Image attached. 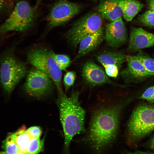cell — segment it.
Segmentation results:
<instances>
[{"label": "cell", "mask_w": 154, "mask_h": 154, "mask_svg": "<svg viewBox=\"0 0 154 154\" xmlns=\"http://www.w3.org/2000/svg\"><path fill=\"white\" fill-rule=\"evenodd\" d=\"M124 104L119 102L103 106L93 113L85 140L96 150H101L115 139Z\"/></svg>", "instance_id": "cell-1"}, {"label": "cell", "mask_w": 154, "mask_h": 154, "mask_svg": "<svg viewBox=\"0 0 154 154\" xmlns=\"http://www.w3.org/2000/svg\"><path fill=\"white\" fill-rule=\"evenodd\" d=\"M58 92L56 102L64 133L65 148L68 151L73 137L85 131L86 112L79 101V92H73L70 97L63 91Z\"/></svg>", "instance_id": "cell-2"}, {"label": "cell", "mask_w": 154, "mask_h": 154, "mask_svg": "<svg viewBox=\"0 0 154 154\" xmlns=\"http://www.w3.org/2000/svg\"><path fill=\"white\" fill-rule=\"evenodd\" d=\"M154 130V104L141 103L132 112L127 121L126 132L127 144L136 146Z\"/></svg>", "instance_id": "cell-3"}, {"label": "cell", "mask_w": 154, "mask_h": 154, "mask_svg": "<svg viewBox=\"0 0 154 154\" xmlns=\"http://www.w3.org/2000/svg\"><path fill=\"white\" fill-rule=\"evenodd\" d=\"M25 64L16 56L14 48H7L0 55V82L4 91L10 94L26 75Z\"/></svg>", "instance_id": "cell-4"}, {"label": "cell", "mask_w": 154, "mask_h": 154, "mask_svg": "<svg viewBox=\"0 0 154 154\" xmlns=\"http://www.w3.org/2000/svg\"><path fill=\"white\" fill-rule=\"evenodd\" d=\"M38 8L26 1H18L8 18L0 25V36L9 32H22L29 29L38 18Z\"/></svg>", "instance_id": "cell-5"}, {"label": "cell", "mask_w": 154, "mask_h": 154, "mask_svg": "<svg viewBox=\"0 0 154 154\" xmlns=\"http://www.w3.org/2000/svg\"><path fill=\"white\" fill-rule=\"evenodd\" d=\"M53 51L44 48H36L30 50L27 56L29 64L46 74L52 80L58 92L63 91L61 70L56 64Z\"/></svg>", "instance_id": "cell-6"}, {"label": "cell", "mask_w": 154, "mask_h": 154, "mask_svg": "<svg viewBox=\"0 0 154 154\" xmlns=\"http://www.w3.org/2000/svg\"><path fill=\"white\" fill-rule=\"evenodd\" d=\"M102 17L100 14L93 12L74 22L65 33L67 41L72 46H77L82 39L103 27Z\"/></svg>", "instance_id": "cell-7"}, {"label": "cell", "mask_w": 154, "mask_h": 154, "mask_svg": "<svg viewBox=\"0 0 154 154\" xmlns=\"http://www.w3.org/2000/svg\"><path fill=\"white\" fill-rule=\"evenodd\" d=\"M78 4L67 0H56L50 9L45 19L48 27L52 29L69 21L80 11Z\"/></svg>", "instance_id": "cell-8"}, {"label": "cell", "mask_w": 154, "mask_h": 154, "mask_svg": "<svg viewBox=\"0 0 154 154\" xmlns=\"http://www.w3.org/2000/svg\"><path fill=\"white\" fill-rule=\"evenodd\" d=\"M27 73L23 88L29 95L40 98L51 91L53 81L46 74L34 67Z\"/></svg>", "instance_id": "cell-9"}, {"label": "cell", "mask_w": 154, "mask_h": 154, "mask_svg": "<svg viewBox=\"0 0 154 154\" xmlns=\"http://www.w3.org/2000/svg\"><path fill=\"white\" fill-rule=\"evenodd\" d=\"M126 62L127 66L121 71L120 75L127 82H139L153 76L145 70L136 56L127 55Z\"/></svg>", "instance_id": "cell-10"}, {"label": "cell", "mask_w": 154, "mask_h": 154, "mask_svg": "<svg viewBox=\"0 0 154 154\" xmlns=\"http://www.w3.org/2000/svg\"><path fill=\"white\" fill-rule=\"evenodd\" d=\"M82 74L84 82L89 86H95L105 84L119 86L110 79L101 67L92 61L87 62L84 64Z\"/></svg>", "instance_id": "cell-11"}, {"label": "cell", "mask_w": 154, "mask_h": 154, "mask_svg": "<svg viewBox=\"0 0 154 154\" xmlns=\"http://www.w3.org/2000/svg\"><path fill=\"white\" fill-rule=\"evenodd\" d=\"M105 32L104 39L111 47L118 48L127 41V32L122 17L108 23Z\"/></svg>", "instance_id": "cell-12"}, {"label": "cell", "mask_w": 154, "mask_h": 154, "mask_svg": "<svg viewBox=\"0 0 154 154\" xmlns=\"http://www.w3.org/2000/svg\"><path fill=\"white\" fill-rule=\"evenodd\" d=\"M154 46V34L141 28H133L130 31L128 50L135 52Z\"/></svg>", "instance_id": "cell-13"}, {"label": "cell", "mask_w": 154, "mask_h": 154, "mask_svg": "<svg viewBox=\"0 0 154 154\" xmlns=\"http://www.w3.org/2000/svg\"><path fill=\"white\" fill-rule=\"evenodd\" d=\"M125 0H102L98 9L102 17L111 22L123 16L122 5Z\"/></svg>", "instance_id": "cell-14"}, {"label": "cell", "mask_w": 154, "mask_h": 154, "mask_svg": "<svg viewBox=\"0 0 154 154\" xmlns=\"http://www.w3.org/2000/svg\"><path fill=\"white\" fill-rule=\"evenodd\" d=\"M104 28L82 39L79 43V49L74 60H76L93 51L102 42L104 38Z\"/></svg>", "instance_id": "cell-15"}, {"label": "cell", "mask_w": 154, "mask_h": 154, "mask_svg": "<svg viewBox=\"0 0 154 154\" xmlns=\"http://www.w3.org/2000/svg\"><path fill=\"white\" fill-rule=\"evenodd\" d=\"M126 56L119 51H109L100 53L97 59L104 67L108 65H115L120 69L122 64L126 62Z\"/></svg>", "instance_id": "cell-16"}, {"label": "cell", "mask_w": 154, "mask_h": 154, "mask_svg": "<svg viewBox=\"0 0 154 154\" xmlns=\"http://www.w3.org/2000/svg\"><path fill=\"white\" fill-rule=\"evenodd\" d=\"M144 7L138 0H125L122 5L123 17L129 21L135 17Z\"/></svg>", "instance_id": "cell-17"}, {"label": "cell", "mask_w": 154, "mask_h": 154, "mask_svg": "<svg viewBox=\"0 0 154 154\" xmlns=\"http://www.w3.org/2000/svg\"><path fill=\"white\" fill-rule=\"evenodd\" d=\"M17 144L19 152L26 153L28 143L31 137L23 126L16 132L11 134Z\"/></svg>", "instance_id": "cell-18"}, {"label": "cell", "mask_w": 154, "mask_h": 154, "mask_svg": "<svg viewBox=\"0 0 154 154\" xmlns=\"http://www.w3.org/2000/svg\"><path fill=\"white\" fill-rule=\"evenodd\" d=\"M44 141L39 138H31L27 145L26 153L38 154L42 150Z\"/></svg>", "instance_id": "cell-19"}, {"label": "cell", "mask_w": 154, "mask_h": 154, "mask_svg": "<svg viewBox=\"0 0 154 154\" xmlns=\"http://www.w3.org/2000/svg\"><path fill=\"white\" fill-rule=\"evenodd\" d=\"M5 151L1 152L0 154H15L19 152L18 147L11 134L4 141Z\"/></svg>", "instance_id": "cell-20"}, {"label": "cell", "mask_w": 154, "mask_h": 154, "mask_svg": "<svg viewBox=\"0 0 154 154\" xmlns=\"http://www.w3.org/2000/svg\"><path fill=\"white\" fill-rule=\"evenodd\" d=\"M52 54L56 64L61 70H65L70 66L71 61L68 55L55 54L53 52Z\"/></svg>", "instance_id": "cell-21"}, {"label": "cell", "mask_w": 154, "mask_h": 154, "mask_svg": "<svg viewBox=\"0 0 154 154\" xmlns=\"http://www.w3.org/2000/svg\"><path fill=\"white\" fill-rule=\"evenodd\" d=\"M136 56L141 61L145 70L154 76V59L141 54Z\"/></svg>", "instance_id": "cell-22"}, {"label": "cell", "mask_w": 154, "mask_h": 154, "mask_svg": "<svg viewBox=\"0 0 154 154\" xmlns=\"http://www.w3.org/2000/svg\"><path fill=\"white\" fill-rule=\"evenodd\" d=\"M139 21L146 26L154 27V10H150L144 12L139 17Z\"/></svg>", "instance_id": "cell-23"}, {"label": "cell", "mask_w": 154, "mask_h": 154, "mask_svg": "<svg viewBox=\"0 0 154 154\" xmlns=\"http://www.w3.org/2000/svg\"><path fill=\"white\" fill-rule=\"evenodd\" d=\"M14 6L13 0H0V14L10 13Z\"/></svg>", "instance_id": "cell-24"}, {"label": "cell", "mask_w": 154, "mask_h": 154, "mask_svg": "<svg viewBox=\"0 0 154 154\" xmlns=\"http://www.w3.org/2000/svg\"><path fill=\"white\" fill-rule=\"evenodd\" d=\"M139 98L147 101L154 104V84L147 88L139 97Z\"/></svg>", "instance_id": "cell-25"}, {"label": "cell", "mask_w": 154, "mask_h": 154, "mask_svg": "<svg viewBox=\"0 0 154 154\" xmlns=\"http://www.w3.org/2000/svg\"><path fill=\"white\" fill-rule=\"evenodd\" d=\"M76 77V73L74 71H69L66 73L64 76L63 81L66 90L73 85Z\"/></svg>", "instance_id": "cell-26"}, {"label": "cell", "mask_w": 154, "mask_h": 154, "mask_svg": "<svg viewBox=\"0 0 154 154\" xmlns=\"http://www.w3.org/2000/svg\"><path fill=\"white\" fill-rule=\"evenodd\" d=\"M106 74L112 78H116L118 75L120 69L115 65H108L104 67Z\"/></svg>", "instance_id": "cell-27"}, {"label": "cell", "mask_w": 154, "mask_h": 154, "mask_svg": "<svg viewBox=\"0 0 154 154\" xmlns=\"http://www.w3.org/2000/svg\"><path fill=\"white\" fill-rule=\"evenodd\" d=\"M26 131L31 138H40L42 133V131L41 128L37 126L30 127L26 130Z\"/></svg>", "instance_id": "cell-28"}, {"label": "cell", "mask_w": 154, "mask_h": 154, "mask_svg": "<svg viewBox=\"0 0 154 154\" xmlns=\"http://www.w3.org/2000/svg\"><path fill=\"white\" fill-rule=\"evenodd\" d=\"M121 154H154V152L149 151H137L133 152H130L127 150L123 151Z\"/></svg>", "instance_id": "cell-29"}, {"label": "cell", "mask_w": 154, "mask_h": 154, "mask_svg": "<svg viewBox=\"0 0 154 154\" xmlns=\"http://www.w3.org/2000/svg\"><path fill=\"white\" fill-rule=\"evenodd\" d=\"M147 144L150 149L154 151V135L150 139Z\"/></svg>", "instance_id": "cell-30"}, {"label": "cell", "mask_w": 154, "mask_h": 154, "mask_svg": "<svg viewBox=\"0 0 154 154\" xmlns=\"http://www.w3.org/2000/svg\"><path fill=\"white\" fill-rule=\"evenodd\" d=\"M149 5L150 10H154V0H150Z\"/></svg>", "instance_id": "cell-31"}, {"label": "cell", "mask_w": 154, "mask_h": 154, "mask_svg": "<svg viewBox=\"0 0 154 154\" xmlns=\"http://www.w3.org/2000/svg\"><path fill=\"white\" fill-rule=\"evenodd\" d=\"M43 0H36V4L35 7L37 8H38L39 5H40L41 2Z\"/></svg>", "instance_id": "cell-32"}, {"label": "cell", "mask_w": 154, "mask_h": 154, "mask_svg": "<svg viewBox=\"0 0 154 154\" xmlns=\"http://www.w3.org/2000/svg\"><path fill=\"white\" fill-rule=\"evenodd\" d=\"M15 154H27L26 153H25L21 152H17V153H16Z\"/></svg>", "instance_id": "cell-33"}, {"label": "cell", "mask_w": 154, "mask_h": 154, "mask_svg": "<svg viewBox=\"0 0 154 154\" xmlns=\"http://www.w3.org/2000/svg\"><path fill=\"white\" fill-rule=\"evenodd\" d=\"M94 0V1H97L98 0Z\"/></svg>", "instance_id": "cell-34"}]
</instances>
